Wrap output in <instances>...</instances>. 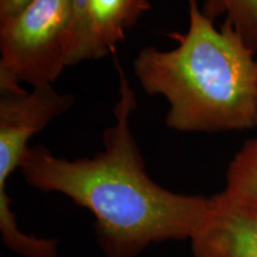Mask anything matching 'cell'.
Returning a JSON list of instances; mask_svg holds the SVG:
<instances>
[{
    "instance_id": "1",
    "label": "cell",
    "mask_w": 257,
    "mask_h": 257,
    "mask_svg": "<svg viewBox=\"0 0 257 257\" xmlns=\"http://www.w3.org/2000/svg\"><path fill=\"white\" fill-rule=\"evenodd\" d=\"M114 123L102 135V150L68 160L46 147H29L21 170L42 192L60 193L91 212L106 257H134L154 243L189 239L212 199L169 191L148 175L131 127L135 91L119 64Z\"/></svg>"
},
{
    "instance_id": "2",
    "label": "cell",
    "mask_w": 257,
    "mask_h": 257,
    "mask_svg": "<svg viewBox=\"0 0 257 257\" xmlns=\"http://www.w3.org/2000/svg\"><path fill=\"white\" fill-rule=\"evenodd\" d=\"M188 28L172 32L173 49L146 47L134 73L147 94L169 105L166 125L178 133H220L256 127V53L229 23L219 29L188 0Z\"/></svg>"
},
{
    "instance_id": "3",
    "label": "cell",
    "mask_w": 257,
    "mask_h": 257,
    "mask_svg": "<svg viewBox=\"0 0 257 257\" xmlns=\"http://www.w3.org/2000/svg\"><path fill=\"white\" fill-rule=\"evenodd\" d=\"M72 0H32L0 22V91L51 86L68 67Z\"/></svg>"
},
{
    "instance_id": "4",
    "label": "cell",
    "mask_w": 257,
    "mask_h": 257,
    "mask_svg": "<svg viewBox=\"0 0 257 257\" xmlns=\"http://www.w3.org/2000/svg\"><path fill=\"white\" fill-rule=\"evenodd\" d=\"M75 102L70 93L51 86L2 91L0 98V192L6 191L10 176L21 168L29 141L47 125L66 113Z\"/></svg>"
},
{
    "instance_id": "5",
    "label": "cell",
    "mask_w": 257,
    "mask_h": 257,
    "mask_svg": "<svg viewBox=\"0 0 257 257\" xmlns=\"http://www.w3.org/2000/svg\"><path fill=\"white\" fill-rule=\"evenodd\" d=\"M189 238L194 257H257V202L225 188Z\"/></svg>"
},
{
    "instance_id": "6",
    "label": "cell",
    "mask_w": 257,
    "mask_h": 257,
    "mask_svg": "<svg viewBox=\"0 0 257 257\" xmlns=\"http://www.w3.org/2000/svg\"><path fill=\"white\" fill-rule=\"evenodd\" d=\"M149 8L148 0H89L68 66L100 59L113 51Z\"/></svg>"
},
{
    "instance_id": "7",
    "label": "cell",
    "mask_w": 257,
    "mask_h": 257,
    "mask_svg": "<svg viewBox=\"0 0 257 257\" xmlns=\"http://www.w3.org/2000/svg\"><path fill=\"white\" fill-rule=\"evenodd\" d=\"M199 5L211 21L224 18L257 54V0H199Z\"/></svg>"
},
{
    "instance_id": "8",
    "label": "cell",
    "mask_w": 257,
    "mask_h": 257,
    "mask_svg": "<svg viewBox=\"0 0 257 257\" xmlns=\"http://www.w3.org/2000/svg\"><path fill=\"white\" fill-rule=\"evenodd\" d=\"M225 188L257 202V136L244 144L231 161Z\"/></svg>"
},
{
    "instance_id": "9",
    "label": "cell",
    "mask_w": 257,
    "mask_h": 257,
    "mask_svg": "<svg viewBox=\"0 0 257 257\" xmlns=\"http://www.w3.org/2000/svg\"><path fill=\"white\" fill-rule=\"evenodd\" d=\"M73 2V9H74V16H73V23H72V30H70V47H69V54L70 50L75 43L76 38H78L80 31H81L83 21H85L86 10H87V5L89 0H72ZM69 57V55H68Z\"/></svg>"
},
{
    "instance_id": "10",
    "label": "cell",
    "mask_w": 257,
    "mask_h": 257,
    "mask_svg": "<svg viewBox=\"0 0 257 257\" xmlns=\"http://www.w3.org/2000/svg\"><path fill=\"white\" fill-rule=\"evenodd\" d=\"M31 2L32 0H0V22L19 14Z\"/></svg>"
},
{
    "instance_id": "11",
    "label": "cell",
    "mask_w": 257,
    "mask_h": 257,
    "mask_svg": "<svg viewBox=\"0 0 257 257\" xmlns=\"http://www.w3.org/2000/svg\"><path fill=\"white\" fill-rule=\"evenodd\" d=\"M256 128H257V124H256Z\"/></svg>"
}]
</instances>
